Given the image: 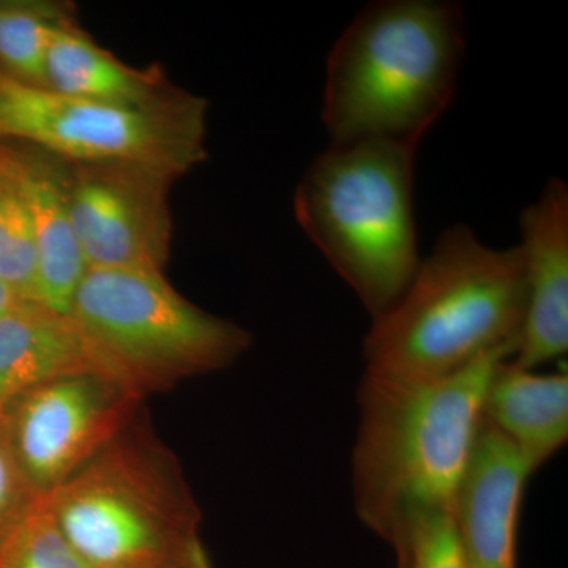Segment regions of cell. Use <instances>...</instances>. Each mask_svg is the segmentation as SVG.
Returning a JSON list of instances; mask_svg holds the SVG:
<instances>
[{
    "label": "cell",
    "mask_w": 568,
    "mask_h": 568,
    "mask_svg": "<svg viewBox=\"0 0 568 568\" xmlns=\"http://www.w3.org/2000/svg\"><path fill=\"white\" fill-rule=\"evenodd\" d=\"M530 477L517 450L484 420L454 514L467 568H517L519 515Z\"/></svg>",
    "instance_id": "cell-11"
},
{
    "label": "cell",
    "mask_w": 568,
    "mask_h": 568,
    "mask_svg": "<svg viewBox=\"0 0 568 568\" xmlns=\"http://www.w3.org/2000/svg\"><path fill=\"white\" fill-rule=\"evenodd\" d=\"M465 18L447 0H381L336 40L325 69L331 145L417 149L450 106L465 55Z\"/></svg>",
    "instance_id": "cell-3"
},
{
    "label": "cell",
    "mask_w": 568,
    "mask_h": 568,
    "mask_svg": "<svg viewBox=\"0 0 568 568\" xmlns=\"http://www.w3.org/2000/svg\"><path fill=\"white\" fill-rule=\"evenodd\" d=\"M392 549L396 568H467L454 515L418 519Z\"/></svg>",
    "instance_id": "cell-19"
},
{
    "label": "cell",
    "mask_w": 568,
    "mask_h": 568,
    "mask_svg": "<svg viewBox=\"0 0 568 568\" xmlns=\"http://www.w3.org/2000/svg\"><path fill=\"white\" fill-rule=\"evenodd\" d=\"M31 213L37 253V298L70 315L88 272L70 216V163L37 148H2Z\"/></svg>",
    "instance_id": "cell-12"
},
{
    "label": "cell",
    "mask_w": 568,
    "mask_h": 568,
    "mask_svg": "<svg viewBox=\"0 0 568 568\" xmlns=\"http://www.w3.org/2000/svg\"><path fill=\"white\" fill-rule=\"evenodd\" d=\"M207 102L183 92L155 106L62 95L0 71V138L69 163H134L178 179L204 162Z\"/></svg>",
    "instance_id": "cell-7"
},
{
    "label": "cell",
    "mask_w": 568,
    "mask_h": 568,
    "mask_svg": "<svg viewBox=\"0 0 568 568\" xmlns=\"http://www.w3.org/2000/svg\"><path fill=\"white\" fill-rule=\"evenodd\" d=\"M175 179L134 163H70V216L88 268L163 274Z\"/></svg>",
    "instance_id": "cell-9"
},
{
    "label": "cell",
    "mask_w": 568,
    "mask_h": 568,
    "mask_svg": "<svg viewBox=\"0 0 568 568\" xmlns=\"http://www.w3.org/2000/svg\"><path fill=\"white\" fill-rule=\"evenodd\" d=\"M416 151L394 142L328 145L295 192V219L372 321L398 302L420 265Z\"/></svg>",
    "instance_id": "cell-4"
},
{
    "label": "cell",
    "mask_w": 568,
    "mask_h": 568,
    "mask_svg": "<svg viewBox=\"0 0 568 568\" xmlns=\"http://www.w3.org/2000/svg\"><path fill=\"white\" fill-rule=\"evenodd\" d=\"M507 355H489L432 383L362 376L351 455L354 510L394 547L417 521L454 515L478 433L489 379Z\"/></svg>",
    "instance_id": "cell-1"
},
{
    "label": "cell",
    "mask_w": 568,
    "mask_h": 568,
    "mask_svg": "<svg viewBox=\"0 0 568 568\" xmlns=\"http://www.w3.org/2000/svg\"><path fill=\"white\" fill-rule=\"evenodd\" d=\"M0 568H89L74 552L40 496L0 544Z\"/></svg>",
    "instance_id": "cell-18"
},
{
    "label": "cell",
    "mask_w": 568,
    "mask_h": 568,
    "mask_svg": "<svg viewBox=\"0 0 568 568\" xmlns=\"http://www.w3.org/2000/svg\"><path fill=\"white\" fill-rule=\"evenodd\" d=\"M0 278L24 304L37 298V253L31 213L0 145Z\"/></svg>",
    "instance_id": "cell-17"
},
{
    "label": "cell",
    "mask_w": 568,
    "mask_h": 568,
    "mask_svg": "<svg viewBox=\"0 0 568 568\" xmlns=\"http://www.w3.org/2000/svg\"><path fill=\"white\" fill-rule=\"evenodd\" d=\"M70 315L108 379L145 398L230 368L253 335L175 293L163 274L88 268Z\"/></svg>",
    "instance_id": "cell-6"
},
{
    "label": "cell",
    "mask_w": 568,
    "mask_h": 568,
    "mask_svg": "<svg viewBox=\"0 0 568 568\" xmlns=\"http://www.w3.org/2000/svg\"><path fill=\"white\" fill-rule=\"evenodd\" d=\"M24 304L20 301L13 290L0 278V316L7 315V313L13 312L14 308Z\"/></svg>",
    "instance_id": "cell-22"
},
{
    "label": "cell",
    "mask_w": 568,
    "mask_h": 568,
    "mask_svg": "<svg viewBox=\"0 0 568 568\" xmlns=\"http://www.w3.org/2000/svg\"><path fill=\"white\" fill-rule=\"evenodd\" d=\"M525 321L515 365L537 369L568 351V186L551 179L519 219Z\"/></svg>",
    "instance_id": "cell-10"
},
{
    "label": "cell",
    "mask_w": 568,
    "mask_h": 568,
    "mask_svg": "<svg viewBox=\"0 0 568 568\" xmlns=\"http://www.w3.org/2000/svg\"><path fill=\"white\" fill-rule=\"evenodd\" d=\"M43 496L89 568L151 566L204 548L203 517L181 467L134 422Z\"/></svg>",
    "instance_id": "cell-5"
},
{
    "label": "cell",
    "mask_w": 568,
    "mask_h": 568,
    "mask_svg": "<svg viewBox=\"0 0 568 568\" xmlns=\"http://www.w3.org/2000/svg\"><path fill=\"white\" fill-rule=\"evenodd\" d=\"M484 420L506 437L532 476L568 440L567 372L536 373L511 358L499 362L485 392Z\"/></svg>",
    "instance_id": "cell-13"
},
{
    "label": "cell",
    "mask_w": 568,
    "mask_h": 568,
    "mask_svg": "<svg viewBox=\"0 0 568 568\" xmlns=\"http://www.w3.org/2000/svg\"><path fill=\"white\" fill-rule=\"evenodd\" d=\"M142 399L97 375L61 377L13 399L2 416L33 491L48 495L88 465L133 424Z\"/></svg>",
    "instance_id": "cell-8"
},
{
    "label": "cell",
    "mask_w": 568,
    "mask_h": 568,
    "mask_svg": "<svg viewBox=\"0 0 568 568\" xmlns=\"http://www.w3.org/2000/svg\"><path fill=\"white\" fill-rule=\"evenodd\" d=\"M44 78V89L52 92L123 106H155L183 93L155 67L138 70L125 65L89 39L74 21L52 37Z\"/></svg>",
    "instance_id": "cell-15"
},
{
    "label": "cell",
    "mask_w": 568,
    "mask_h": 568,
    "mask_svg": "<svg viewBox=\"0 0 568 568\" xmlns=\"http://www.w3.org/2000/svg\"><path fill=\"white\" fill-rule=\"evenodd\" d=\"M78 375L104 377L71 315L22 304L0 316V414L41 384Z\"/></svg>",
    "instance_id": "cell-14"
},
{
    "label": "cell",
    "mask_w": 568,
    "mask_h": 568,
    "mask_svg": "<svg viewBox=\"0 0 568 568\" xmlns=\"http://www.w3.org/2000/svg\"><path fill=\"white\" fill-rule=\"evenodd\" d=\"M518 245H485L465 224L439 235L398 302L362 343L364 375L432 383L489 355L514 358L525 321Z\"/></svg>",
    "instance_id": "cell-2"
},
{
    "label": "cell",
    "mask_w": 568,
    "mask_h": 568,
    "mask_svg": "<svg viewBox=\"0 0 568 568\" xmlns=\"http://www.w3.org/2000/svg\"><path fill=\"white\" fill-rule=\"evenodd\" d=\"M65 3L0 2V71L24 84L44 88L52 37L73 22Z\"/></svg>",
    "instance_id": "cell-16"
},
{
    "label": "cell",
    "mask_w": 568,
    "mask_h": 568,
    "mask_svg": "<svg viewBox=\"0 0 568 568\" xmlns=\"http://www.w3.org/2000/svg\"><path fill=\"white\" fill-rule=\"evenodd\" d=\"M39 497L18 466L6 420L0 416V544L20 525Z\"/></svg>",
    "instance_id": "cell-20"
},
{
    "label": "cell",
    "mask_w": 568,
    "mask_h": 568,
    "mask_svg": "<svg viewBox=\"0 0 568 568\" xmlns=\"http://www.w3.org/2000/svg\"><path fill=\"white\" fill-rule=\"evenodd\" d=\"M129 568H215L207 549L201 548L186 558L170 560V562L151 564V566L129 567Z\"/></svg>",
    "instance_id": "cell-21"
},
{
    "label": "cell",
    "mask_w": 568,
    "mask_h": 568,
    "mask_svg": "<svg viewBox=\"0 0 568 568\" xmlns=\"http://www.w3.org/2000/svg\"><path fill=\"white\" fill-rule=\"evenodd\" d=\"M0 416H2V414H0Z\"/></svg>",
    "instance_id": "cell-23"
}]
</instances>
